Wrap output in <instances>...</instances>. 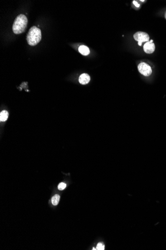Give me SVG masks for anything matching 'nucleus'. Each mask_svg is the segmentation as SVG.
Listing matches in <instances>:
<instances>
[{
	"mask_svg": "<svg viewBox=\"0 0 166 250\" xmlns=\"http://www.w3.org/2000/svg\"><path fill=\"white\" fill-rule=\"evenodd\" d=\"M66 187V184L62 182V183H60L59 184V185H58V188L59 190H64Z\"/></svg>",
	"mask_w": 166,
	"mask_h": 250,
	"instance_id": "9d476101",
	"label": "nucleus"
},
{
	"mask_svg": "<svg viewBox=\"0 0 166 250\" xmlns=\"http://www.w3.org/2000/svg\"><path fill=\"white\" fill-rule=\"evenodd\" d=\"M90 76L87 74H82L79 78V82L82 84H86L90 81Z\"/></svg>",
	"mask_w": 166,
	"mask_h": 250,
	"instance_id": "423d86ee",
	"label": "nucleus"
},
{
	"mask_svg": "<svg viewBox=\"0 0 166 250\" xmlns=\"http://www.w3.org/2000/svg\"><path fill=\"white\" fill-rule=\"evenodd\" d=\"M41 40V30L35 26L30 28L26 35V41L28 44L32 46H34L40 42Z\"/></svg>",
	"mask_w": 166,
	"mask_h": 250,
	"instance_id": "f03ea898",
	"label": "nucleus"
},
{
	"mask_svg": "<svg viewBox=\"0 0 166 250\" xmlns=\"http://www.w3.org/2000/svg\"><path fill=\"white\" fill-rule=\"evenodd\" d=\"M138 69L140 73L144 76H149L152 74L151 67L145 63H139L138 65Z\"/></svg>",
	"mask_w": 166,
	"mask_h": 250,
	"instance_id": "20e7f679",
	"label": "nucleus"
},
{
	"mask_svg": "<svg viewBox=\"0 0 166 250\" xmlns=\"http://www.w3.org/2000/svg\"><path fill=\"white\" fill-rule=\"evenodd\" d=\"M59 200H60V196L59 195H55L52 198L51 201L52 204L54 206L57 205L59 203Z\"/></svg>",
	"mask_w": 166,
	"mask_h": 250,
	"instance_id": "1a4fd4ad",
	"label": "nucleus"
},
{
	"mask_svg": "<svg viewBox=\"0 0 166 250\" xmlns=\"http://www.w3.org/2000/svg\"><path fill=\"white\" fill-rule=\"evenodd\" d=\"M133 3L134 5V6H136V7H140V5L136 2V1H133Z\"/></svg>",
	"mask_w": 166,
	"mask_h": 250,
	"instance_id": "f8f14e48",
	"label": "nucleus"
},
{
	"mask_svg": "<svg viewBox=\"0 0 166 250\" xmlns=\"http://www.w3.org/2000/svg\"><path fill=\"white\" fill-rule=\"evenodd\" d=\"M9 116V113L7 110H3L0 113V121H5L7 120Z\"/></svg>",
	"mask_w": 166,
	"mask_h": 250,
	"instance_id": "6e6552de",
	"label": "nucleus"
},
{
	"mask_svg": "<svg viewBox=\"0 0 166 250\" xmlns=\"http://www.w3.org/2000/svg\"><path fill=\"white\" fill-rule=\"evenodd\" d=\"M96 249L99 250H105V246L103 244L100 243L98 244L96 247Z\"/></svg>",
	"mask_w": 166,
	"mask_h": 250,
	"instance_id": "9b49d317",
	"label": "nucleus"
},
{
	"mask_svg": "<svg viewBox=\"0 0 166 250\" xmlns=\"http://www.w3.org/2000/svg\"><path fill=\"white\" fill-rule=\"evenodd\" d=\"M143 49L144 52H145L146 54H152L155 50V44L151 42L150 41H149L145 44L143 46Z\"/></svg>",
	"mask_w": 166,
	"mask_h": 250,
	"instance_id": "39448f33",
	"label": "nucleus"
},
{
	"mask_svg": "<svg viewBox=\"0 0 166 250\" xmlns=\"http://www.w3.org/2000/svg\"><path fill=\"white\" fill-rule=\"evenodd\" d=\"M28 20L26 16L19 15L16 18L13 25V31L15 34H20L24 32L27 27Z\"/></svg>",
	"mask_w": 166,
	"mask_h": 250,
	"instance_id": "f257e3e1",
	"label": "nucleus"
},
{
	"mask_svg": "<svg viewBox=\"0 0 166 250\" xmlns=\"http://www.w3.org/2000/svg\"><path fill=\"white\" fill-rule=\"evenodd\" d=\"M78 50H79V52L83 56H87L90 52L89 48L84 45H82L81 46H80Z\"/></svg>",
	"mask_w": 166,
	"mask_h": 250,
	"instance_id": "0eeeda50",
	"label": "nucleus"
},
{
	"mask_svg": "<svg viewBox=\"0 0 166 250\" xmlns=\"http://www.w3.org/2000/svg\"><path fill=\"white\" fill-rule=\"evenodd\" d=\"M165 19H166V12L165 13Z\"/></svg>",
	"mask_w": 166,
	"mask_h": 250,
	"instance_id": "ddd939ff",
	"label": "nucleus"
},
{
	"mask_svg": "<svg viewBox=\"0 0 166 250\" xmlns=\"http://www.w3.org/2000/svg\"><path fill=\"white\" fill-rule=\"evenodd\" d=\"M133 37L136 41L138 42V44L140 46H141L142 43L148 42L149 41V36L148 33L145 32H137L134 33Z\"/></svg>",
	"mask_w": 166,
	"mask_h": 250,
	"instance_id": "7ed1b4c3",
	"label": "nucleus"
}]
</instances>
